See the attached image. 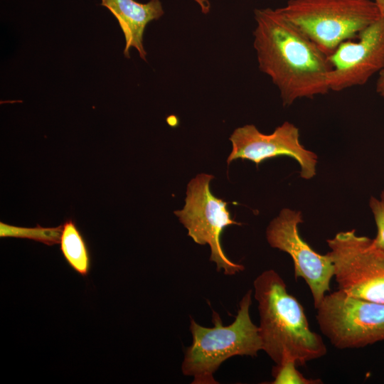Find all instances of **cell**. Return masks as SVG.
Returning <instances> with one entry per match:
<instances>
[{"mask_svg":"<svg viewBox=\"0 0 384 384\" xmlns=\"http://www.w3.org/2000/svg\"><path fill=\"white\" fill-rule=\"evenodd\" d=\"M251 289L243 296L234 321L223 326L218 313L213 310L212 328L190 319L191 345L185 351L181 365L183 375L193 378L192 384H217L214 373L223 361L234 356H256L262 350L259 329L251 320Z\"/></svg>","mask_w":384,"mask_h":384,"instance_id":"cell-3","label":"cell"},{"mask_svg":"<svg viewBox=\"0 0 384 384\" xmlns=\"http://www.w3.org/2000/svg\"><path fill=\"white\" fill-rule=\"evenodd\" d=\"M294 360H286L280 365H276L272 369L273 384H319L323 382L319 379L305 378L297 368Z\"/></svg>","mask_w":384,"mask_h":384,"instance_id":"cell-14","label":"cell"},{"mask_svg":"<svg viewBox=\"0 0 384 384\" xmlns=\"http://www.w3.org/2000/svg\"><path fill=\"white\" fill-rule=\"evenodd\" d=\"M369 206L377 227V235L373 242L378 249L384 252V189L380 193V199L373 196L370 198Z\"/></svg>","mask_w":384,"mask_h":384,"instance_id":"cell-15","label":"cell"},{"mask_svg":"<svg viewBox=\"0 0 384 384\" xmlns=\"http://www.w3.org/2000/svg\"><path fill=\"white\" fill-rule=\"evenodd\" d=\"M213 178L210 174H200L191 179L187 186L185 206L174 214L196 243L209 245V260L216 264L217 271L223 270L225 274L233 275L244 270L245 267L228 258L220 236L226 227L242 224L231 218L228 203L212 194L210 183Z\"/></svg>","mask_w":384,"mask_h":384,"instance_id":"cell-7","label":"cell"},{"mask_svg":"<svg viewBox=\"0 0 384 384\" xmlns=\"http://www.w3.org/2000/svg\"><path fill=\"white\" fill-rule=\"evenodd\" d=\"M63 225L55 228H23L0 222V237L26 238L43 242L47 245L60 243Z\"/></svg>","mask_w":384,"mask_h":384,"instance_id":"cell-13","label":"cell"},{"mask_svg":"<svg viewBox=\"0 0 384 384\" xmlns=\"http://www.w3.org/2000/svg\"><path fill=\"white\" fill-rule=\"evenodd\" d=\"M374 1L378 6V8L381 14V16L384 18V0H374Z\"/></svg>","mask_w":384,"mask_h":384,"instance_id":"cell-18","label":"cell"},{"mask_svg":"<svg viewBox=\"0 0 384 384\" xmlns=\"http://www.w3.org/2000/svg\"><path fill=\"white\" fill-rule=\"evenodd\" d=\"M302 222L301 211L283 208L268 225L266 238L272 247L291 256L294 277L302 278L308 285L316 309L331 290L334 266L328 253L316 252L302 238L298 225Z\"/></svg>","mask_w":384,"mask_h":384,"instance_id":"cell-8","label":"cell"},{"mask_svg":"<svg viewBox=\"0 0 384 384\" xmlns=\"http://www.w3.org/2000/svg\"><path fill=\"white\" fill-rule=\"evenodd\" d=\"M358 36L356 42H342L329 56L332 65L328 81L330 91L363 85L384 69V18L366 27Z\"/></svg>","mask_w":384,"mask_h":384,"instance_id":"cell-10","label":"cell"},{"mask_svg":"<svg viewBox=\"0 0 384 384\" xmlns=\"http://www.w3.org/2000/svg\"><path fill=\"white\" fill-rule=\"evenodd\" d=\"M100 5L109 9L118 21L125 38L124 56L129 58V49L134 47L141 58L146 60L144 32L148 23L164 15L161 1L150 0L142 4L134 0H101Z\"/></svg>","mask_w":384,"mask_h":384,"instance_id":"cell-11","label":"cell"},{"mask_svg":"<svg viewBox=\"0 0 384 384\" xmlns=\"http://www.w3.org/2000/svg\"><path fill=\"white\" fill-rule=\"evenodd\" d=\"M338 289L365 300L384 304V252L373 239L355 230L326 240Z\"/></svg>","mask_w":384,"mask_h":384,"instance_id":"cell-6","label":"cell"},{"mask_svg":"<svg viewBox=\"0 0 384 384\" xmlns=\"http://www.w3.org/2000/svg\"><path fill=\"white\" fill-rule=\"evenodd\" d=\"M321 333L338 348H357L384 341V304L338 289L326 294L316 308Z\"/></svg>","mask_w":384,"mask_h":384,"instance_id":"cell-5","label":"cell"},{"mask_svg":"<svg viewBox=\"0 0 384 384\" xmlns=\"http://www.w3.org/2000/svg\"><path fill=\"white\" fill-rule=\"evenodd\" d=\"M254 16L258 66L278 88L283 105L328 93L329 56L277 9H256Z\"/></svg>","mask_w":384,"mask_h":384,"instance_id":"cell-1","label":"cell"},{"mask_svg":"<svg viewBox=\"0 0 384 384\" xmlns=\"http://www.w3.org/2000/svg\"><path fill=\"white\" fill-rule=\"evenodd\" d=\"M197 3L204 14H208L210 11V3L208 0H193Z\"/></svg>","mask_w":384,"mask_h":384,"instance_id":"cell-17","label":"cell"},{"mask_svg":"<svg viewBox=\"0 0 384 384\" xmlns=\"http://www.w3.org/2000/svg\"><path fill=\"white\" fill-rule=\"evenodd\" d=\"M375 90L377 93L384 98V69L378 73Z\"/></svg>","mask_w":384,"mask_h":384,"instance_id":"cell-16","label":"cell"},{"mask_svg":"<svg viewBox=\"0 0 384 384\" xmlns=\"http://www.w3.org/2000/svg\"><path fill=\"white\" fill-rule=\"evenodd\" d=\"M277 9L327 56L382 17L370 0H289Z\"/></svg>","mask_w":384,"mask_h":384,"instance_id":"cell-4","label":"cell"},{"mask_svg":"<svg viewBox=\"0 0 384 384\" xmlns=\"http://www.w3.org/2000/svg\"><path fill=\"white\" fill-rule=\"evenodd\" d=\"M60 250L68 265L82 276L88 274L90 255L86 242L72 219L63 224Z\"/></svg>","mask_w":384,"mask_h":384,"instance_id":"cell-12","label":"cell"},{"mask_svg":"<svg viewBox=\"0 0 384 384\" xmlns=\"http://www.w3.org/2000/svg\"><path fill=\"white\" fill-rule=\"evenodd\" d=\"M232 150L227 163L241 159L257 166L265 160L287 156L300 166V176L310 179L316 175L317 156L304 147L299 141V129L284 122L270 134L260 132L253 124H246L234 130L230 137Z\"/></svg>","mask_w":384,"mask_h":384,"instance_id":"cell-9","label":"cell"},{"mask_svg":"<svg viewBox=\"0 0 384 384\" xmlns=\"http://www.w3.org/2000/svg\"><path fill=\"white\" fill-rule=\"evenodd\" d=\"M253 286L262 350L276 365L291 359L304 366L326 355L321 336L311 330L302 305L288 293L279 273L265 270L255 278Z\"/></svg>","mask_w":384,"mask_h":384,"instance_id":"cell-2","label":"cell"}]
</instances>
